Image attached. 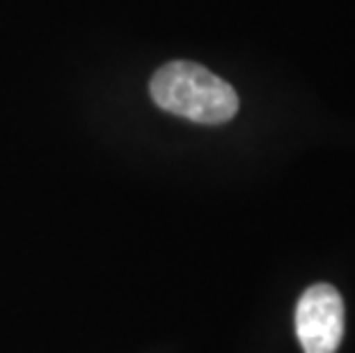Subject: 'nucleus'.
<instances>
[{
	"instance_id": "nucleus-1",
	"label": "nucleus",
	"mask_w": 355,
	"mask_h": 353,
	"mask_svg": "<svg viewBox=\"0 0 355 353\" xmlns=\"http://www.w3.org/2000/svg\"><path fill=\"white\" fill-rule=\"evenodd\" d=\"M149 92L158 108L198 124H225L239 110L236 89L227 80L186 60L161 67L152 76Z\"/></svg>"
},
{
	"instance_id": "nucleus-2",
	"label": "nucleus",
	"mask_w": 355,
	"mask_h": 353,
	"mask_svg": "<svg viewBox=\"0 0 355 353\" xmlns=\"http://www.w3.org/2000/svg\"><path fill=\"white\" fill-rule=\"evenodd\" d=\"M296 335L305 353H335L344 340V300L332 284H314L296 305Z\"/></svg>"
}]
</instances>
